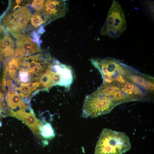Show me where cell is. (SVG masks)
I'll return each mask as SVG.
<instances>
[{
    "label": "cell",
    "instance_id": "cell-1",
    "mask_svg": "<svg viewBox=\"0 0 154 154\" xmlns=\"http://www.w3.org/2000/svg\"><path fill=\"white\" fill-rule=\"evenodd\" d=\"M131 148L129 139L124 133L106 128L100 134L94 154H122Z\"/></svg>",
    "mask_w": 154,
    "mask_h": 154
},
{
    "label": "cell",
    "instance_id": "cell-2",
    "mask_svg": "<svg viewBox=\"0 0 154 154\" xmlns=\"http://www.w3.org/2000/svg\"><path fill=\"white\" fill-rule=\"evenodd\" d=\"M117 105L112 99L98 88L86 96L82 115L85 117H96L110 113Z\"/></svg>",
    "mask_w": 154,
    "mask_h": 154
},
{
    "label": "cell",
    "instance_id": "cell-3",
    "mask_svg": "<svg viewBox=\"0 0 154 154\" xmlns=\"http://www.w3.org/2000/svg\"><path fill=\"white\" fill-rule=\"evenodd\" d=\"M127 28L125 16L120 4L117 1H113L100 33L113 39H116Z\"/></svg>",
    "mask_w": 154,
    "mask_h": 154
},
{
    "label": "cell",
    "instance_id": "cell-4",
    "mask_svg": "<svg viewBox=\"0 0 154 154\" xmlns=\"http://www.w3.org/2000/svg\"><path fill=\"white\" fill-rule=\"evenodd\" d=\"M17 9L11 12L6 11L0 16L2 24L13 35L24 31L32 16L30 9L26 6Z\"/></svg>",
    "mask_w": 154,
    "mask_h": 154
},
{
    "label": "cell",
    "instance_id": "cell-5",
    "mask_svg": "<svg viewBox=\"0 0 154 154\" xmlns=\"http://www.w3.org/2000/svg\"><path fill=\"white\" fill-rule=\"evenodd\" d=\"M48 75L50 87L58 85L69 90L73 77L72 69L69 66L54 59L51 67L47 71Z\"/></svg>",
    "mask_w": 154,
    "mask_h": 154
},
{
    "label": "cell",
    "instance_id": "cell-6",
    "mask_svg": "<svg viewBox=\"0 0 154 154\" xmlns=\"http://www.w3.org/2000/svg\"><path fill=\"white\" fill-rule=\"evenodd\" d=\"M16 38L17 47L14 57L27 56L37 52H42L40 45L34 42L32 38L26 34H19L13 35Z\"/></svg>",
    "mask_w": 154,
    "mask_h": 154
},
{
    "label": "cell",
    "instance_id": "cell-7",
    "mask_svg": "<svg viewBox=\"0 0 154 154\" xmlns=\"http://www.w3.org/2000/svg\"><path fill=\"white\" fill-rule=\"evenodd\" d=\"M66 3L65 0H48L45 1L40 12L46 24L55 19L63 17L66 13Z\"/></svg>",
    "mask_w": 154,
    "mask_h": 154
},
{
    "label": "cell",
    "instance_id": "cell-8",
    "mask_svg": "<svg viewBox=\"0 0 154 154\" xmlns=\"http://www.w3.org/2000/svg\"><path fill=\"white\" fill-rule=\"evenodd\" d=\"M29 108L20 109L15 112L11 110L10 116L21 120L34 133L39 134L40 127L42 124L36 117L33 110L31 109L29 111L27 110Z\"/></svg>",
    "mask_w": 154,
    "mask_h": 154
},
{
    "label": "cell",
    "instance_id": "cell-9",
    "mask_svg": "<svg viewBox=\"0 0 154 154\" xmlns=\"http://www.w3.org/2000/svg\"><path fill=\"white\" fill-rule=\"evenodd\" d=\"M14 41L7 32L0 43V59L3 63L8 61L15 55Z\"/></svg>",
    "mask_w": 154,
    "mask_h": 154
},
{
    "label": "cell",
    "instance_id": "cell-10",
    "mask_svg": "<svg viewBox=\"0 0 154 154\" xmlns=\"http://www.w3.org/2000/svg\"><path fill=\"white\" fill-rule=\"evenodd\" d=\"M19 95L14 90H9L6 95V100L7 104L11 110L16 109H27L28 107L26 106L20 97Z\"/></svg>",
    "mask_w": 154,
    "mask_h": 154
},
{
    "label": "cell",
    "instance_id": "cell-11",
    "mask_svg": "<svg viewBox=\"0 0 154 154\" xmlns=\"http://www.w3.org/2000/svg\"><path fill=\"white\" fill-rule=\"evenodd\" d=\"M20 57H12L7 61L3 63V65H7L9 74L13 79L15 78V74L19 65Z\"/></svg>",
    "mask_w": 154,
    "mask_h": 154
},
{
    "label": "cell",
    "instance_id": "cell-12",
    "mask_svg": "<svg viewBox=\"0 0 154 154\" xmlns=\"http://www.w3.org/2000/svg\"><path fill=\"white\" fill-rule=\"evenodd\" d=\"M40 134L44 138L46 139H52L55 136L54 131L51 125L46 123L42 124L40 127Z\"/></svg>",
    "mask_w": 154,
    "mask_h": 154
},
{
    "label": "cell",
    "instance_id": "cell-13",
    "mask_svg": "<svg viewBox=\"0 0 154 154\" xmlns=\"http://www.w3.org/2000/svg\"><path fill=\"white\" fill-rule=\"evenodd\" d=\"M39 12H35L31 17V23L33 26L36 28L39 27L43 24H45L44 18Z\"/></svg>",
    "mask_w": 154,
    "mask_h": 154
},
{
    "label": "cell",
    "instance_id": "cell-14",
    "mask_svg": "<svg viewBox=\"0 0 154 154\" xmlns=\"http://www.w3.org/2000/svg\"><path fill=\"white\" fill-rule=\"evenodd\" d=\"M20 68L19 76V81L23 83H27L30 80V79L28 76V73L26 67L19 66Z\"/></svg>",
    "mask_w": 154,
    "mask_h": 154
},
{
    "label": "cell",
    "instance_id": "cell-15",
    "mask_svg": "<svg viewBox=\"0 0 154 154\" xmlns=\"http://www.w3.org/2000/svg\"><path fill=\"white\" fill-rule=\"evenodd\" d=\"M20 94L19 95L22 97L28 96L31 92L30 88L26 84L21 83L19 87Z\"/></svg>",
    "mask_w": 154,
    "mask_h": 154
},
{
    "label": "cell",
    "instance_id": "cell-16",
    "mask_svg": "<svg viewBox=\"0 0 154 154\" xmlns=\"http://www.w3.org/2000/svg\"><path fill=\"white\" fill-rule=\"evenodd\" d=\"M45 2V1L43 0H34L31 6L37 11L40 12L43 8Z\"/></svg>",
    "mask_w": 154,
    "mask_h": 154
},
{
    "label": "cell",
    "instance_id": "cell-17",
    "mask_svg": "<svg viewBox=\"0 0 154 154\" xmlns=\"http://www.w3.org/2000/svg\"><path fill=\"white\" fill-rule=\"evenodd\" d=\"M32 36L33 41L40 45L42 43V41L40 39V36L35 31L32 32Z\"/></svg>",
    "mask_w": 154,
    "mask_h": 154
},
{
    "label": "cell",
    "instance_id": "cell-18",
    "mask_svg": "<svg viewBox=\"0 0 154 154\" xmlns=\"http://www.w3.org/2000/svg\"><path fill=\"white\" fill-rule=\"evenodd\" d=\"M7 32L0 21V43L4 38Z\"/></svg>",
    "mask_w": 154,
    "mask_h": 154
},
{
    "label": "cell",
    "instance_id": "cell-19",
    "mask_svg": "<svg viewBox=\"0 0 154 154\" xmlns=\"http://www.w3.org/2000/svg\"><path fill=\"white\" fill-rule=\"evenodd\" d=\"M29 87L31 91L35 90L40 85L39 82H29L26 84Z\"/></svg>",
    "mask_w": 154,
    "mask_h": 154
},
{
    "label": "cell",
    "instance_id": "cell-20",
    "mask_svg": "<svg viewBox=\"0 0 154 154\" xmlns=\"http://www.w3.org/2000/svg\"><path fill=\"white\" fill-rule=\"evenodd\" d=\"M45 32V30L42 25H40L37 30L38 34L42 35Z\"/></svg>",
    "mask_w": 154,
    "mask_h": 154
},
{
    "label": "cell",
    "instance_id": "cell-21",
    "mask_svg": "<svg viewBox=\"0 0 154 154\" xmlns=\"http://www.w3.org/2000/svg\"><path fill=\"white\" fill-rule=\"evenodd\" d=\"M27 71L28 73V76L29 78H33L34 76V74L32 70L29 69L27 68Z\"/></svg>",
    "mask_w": 154,
    "mask_h": 154
}]
</instances>
